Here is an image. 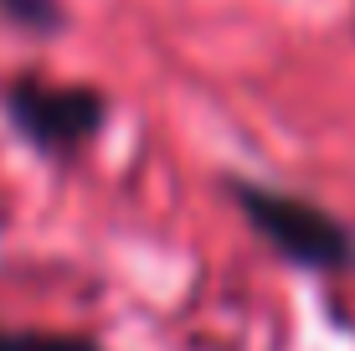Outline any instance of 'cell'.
<instances>
[{
    "label": "cell",
    "instance_id": "obj_1",
    "mask_svg": "<svg viewBox=\"0 0 355 351\" xmlns=\"http://www.w3.org/2000/svg\"><path fill=\"white\" fill-rule=\"evenodd\" d=\"M222 191L242 212L248 233L299 274H355V227L324 202L284 191L258 176H227Z\"/></svg>",
    "mask_w": 355,
    "mask_h": 351
},
{
    "label": "cell",
    "instance_id": "obj_2",
    "mask_svg": "<svg viewBox=\"0 0 355 351\" xmlns=\"http://www.w3.org/2000/svg\"><path fill=\"white\" fill-rule=\"evenodd\" d=\"M0 114H6L10 135L42 161H72L103 135L108 93L93 83H52L36 72H21L0 88Z\"/></svg>",
    "mask_w": 355,
    "mask_h": 351
},
{
    "label": "cell",
    "instance_id": "obj_3",
    "mask_svg": "<svg viewBox=\"0 0 355 351\" xmlns=\"http://www.w3.org/2000/svg\"><path fill=\"white\" fill-rule=\"evenodd\" d=\"M0 351H108L78 331H42V325H0Z\"/></svg>",
    "mask_w": 355,
    "mask_h": 351
},
{
    "label": "cell",
    "instance_id": "obj_4",
    "mask_svg": "<svg viewBox=\"0 0 355 351\" xmlns=\"http://www.w3.org/2000/svg\"><path fill=\"white\" fill-rule=\"evenodd\" d=\"M0 21L21 26L26 36H57L67 26V6L62 0H0Z\"/></svg>",
    "mask_w": 355,
    "mask_h": 351
}]
</instances>
